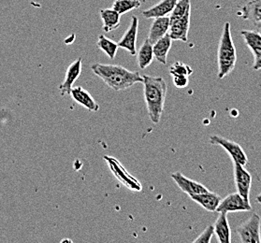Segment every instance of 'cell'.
<instances>
[{"label": "cell", "instance_id": "6", "mask_svg": "<svg viewBox=\"0 0 261 243\" xmlns=\"http://www.w3.org/2000/svg\"><path fill=\"white\" fill-rule=\"evenodd\" d=\"M190 18L191 11H188L185 14L170 17V29L169 33L172 40H180L182 42H187L188 39V31L190 29Z\"/></svg>", "mask_w": 261, "mask_h": 243}, {"label": "cell", "instance_id": "9", "mask_svg": "<svg viewBox=\"0 0 261 243\" xmlns=\"http://www.w3.org/2000/svg\"><path fill=\"white\" fill-rule=\"evenodd\" d=\"M234 165V181L237 192L243 198L250 201V189L252 184V176L247 170L244 169V166L233 163Z\"/></svg>", "mask_w": 261, "mask_h": 243}, {"label": "cell", "instance_id": "17", "mask_svg": "<svg viewBox=\"0 0 261 243\" xmlns=\"http://www.w3.org/2000/svg\"><path fill=\"white\" fill-rule=\"evenodd\" d=\"M214 230L219 242H231V230L230 226L228 225L227 213L219 212V215L214 225Z\"/></svg>", "mask_w": 261, "mask_h": 243}, {"label": "cell", "instance_id": "3", "mask_svg": "<svg viewBox=\"0 0 261 243\" xmlns=\"http://www.w3.org/2000/svg\"><path fill=\"white\" fill-rule=\"evenodd\" d=\"M237 62V51L233 41L230 23H225L217 51L218 79H224L232 72Z\"/></svg>", "mask_w": 261, "mask_h": 243}, {"label": "cell", "instance_id": "10", "mask_svg": "<svg viewBox=\"0 0 261 243\" xmlns=\"http://www.w3.org/2000/svg\"><path fill=\"white\" fill-rule=\"evenodd\" d=\"M139 31V19L137 16H132L130 24L122 39L118 41V47L128 51L131 56H136V41Z\"/></svg>", "mask_w": 261, "mask_h": 243}, {"label": "cell", "instance_id": "15", "mask_svg": "<svg viewBox=\"0 0 261 243\" xmlns=\"http://www.w3.org/2000/svg\"><path fill=\"white\" fill-rule=\"evenodd\" d=\"M178 0H161L154 6L149 8L147 10H144L142 12V15L146 19L152 18L164 17L168 14H170L172 10L177 4Z\"/></svg>", "mask_w": 261, "mask_h": 243}, {"label": "cell", "instance_id": "27", "mask_svg": "<svg viewBox=\"0 0 261 243\" xmlns=\"http://www.w3.org/2000/svg\"><path fill=\"white\" fill-rule=\"evenodd\" d=\"M172 78H173V84L177 88H186L189 83L188 76L174 75V76H172Z\"/></svg>", "mask_w": 261, "mask_h": 243}, {"label": "cell", "instance_id": "18", "mask_svg": "<svg viewBox=\"0 0 261 243\" xmlns=\"http://www.w3.org/2000/svg\"><path fill=\"white\" fill-rule=\"evenodd\" d=\"M190 198L195 202L199 204L203 209L210 211V212L216 211V209L222 199L219 195H217L216 193L210 192V191L197 194V195H192V196H190Z\"/></svg>", "mask_w": 261, "mask_h": 243}, {"label": "cell", "instance_id": "8", "mask_svg": "<svg viewBox=\"0 0 261 243\" xmlns=\"http://www.w3.org/2000/svg\"><path fill=\"white\" fill-rule=\"evenodd\" d=\"M104 159L106 160L107 164L109 165V168H111V170L113 171L116 179H118L123 184H125L129 189L134 190L136 192L142 190V186L139 183V181L127 173V171L123 168L122 165L120 164L118 160L113 157H109V156H104Z\"/></svg>", "mask_w": 261, "mask_h": 243}, {"label": "cell", "instance_id": "28", "mask_svg": "<svg viewBox=\"0 0 261 243\" xmlns=\"http://www.w3.org/2000/svg\"><path fill=\"white\" fill-rule=\"evenodd\" d=\"M253 68L255 70H260L261 69V56L256 57L254 60V65H253Z\"/></svg>", "mask_w": 261, "mask_h": 243}, {"label": "cell", "instance_id": "12", "mask_svg": "<svg viewBox=\"0 0 261 243\" xmlns=\"http://www.w3.org/2000/svg\"><path fill=\"white\" fill-rule=\"evenodd\" d=\"M82 73V58H78L69 65L65 75V79L59 86V90L62 96L69 95L73 87L74 83L79 78Z\"/></svg>", "mask_w": 261, "mask_h": 243}, {"label": "cell", "instance_id": "19", "mask_svg": "<svg viewBox=\"0 0 261 243\" xmlns=\"http://www.w3.org/2000/svg\"><path fill=\"white\" fill-rule=\"evenodd\" d=\"M172 41L173 40H171L170 35L167 34L153 44V57L162 65L167 64L168 55L172 45Z\"/></svg>", "mask_w": 261, "mask_h": 243}, {"label": "cell", "instance_id": "14", "mask_svg": "<svg viewBox=\"0 0 261 243\" xmlns=\"http://www.w3.org/2000/svg\"><path fill=\"white\" fill-rule=\"evenodd\" d=\"M240 14L257 29H261V0H251L242 7Z\"/></svg>", "mask_w": 261, "mask_h": 243}, {"label": "cell", "instance_id": "13", "mask_svg": "<svg viewBox=\"0 0 261 243\" xmlns=\"http://www.w3.org/2000/svg\"><path fill=\"white\" fill-rule=\"evenodd\" d=\"M69 96H71V98H73L77 104L82 105L83 107L87 109L88 111L93 112V113L98 112L99 105L95 101V99L90 95V93L84 89L83 87H81V86L72 87V89L69 93Z\"/></svg>", "mask_w": 261, "mask_h": 243}, {"label": "cell", "instance_id": "2", "mask_svg": "<svg viewBox=\"0 0 261 243\" xmlns=\"http://www.w3.org/2000/svg\"><path fill=\"white\" fill-rule=\"evenodd\" d=\"M143 95L149 118L153 124H159L164 112L168 86L162 77L143 75Z\"/></svg>", "mask_w": 261, "mask_h": 243}, {"label": "cell", "instance_id": "20", "mask_svg": "<svg viewBox=\"0 0 261 243\" xmlns=\"http://www.w3.org/2000/svg\"><path fill=\"white\" fill-rule=\"evenodd\" d=\"M241 35L254 58L261 56V34L255 30H242Z\"/></svg>", "mask_w": 261, "mask_h": 243}, {"label": "cell", "instance_id": "26", "mask_svg": "<svg viewBox=\"0 0 261 243\" xmlns=\"http://www.w3.org/2000/svg\"><path fill=\"white\" fill-rule=\"evenodd\" d=\"M214 234H215L214 226H207L204 231L202 232L196 239H194L193 242L210 243Z\"/></svg>", "mask_w": 261, "mask_h": 243}, {"label": "cell", "instance_id": "24", "mask_svg": "<svg viewBox=\"0 0 261 243\" xmlns=\"http://www.w3.org/2000/svg\"><path fill=\"white\" fill-rule=\"evenodd\" d=\"M142 6L140 0H114L113 9L119 14H125Z\"/></svg>", "mask_w": 261, "mask_h": 243}, {"label": "cell", "instance_id": "4", "mask_svg": "<svg viewBox=\"0 0 261 243\" xmlns=\"http://www.w3.org/2000/svg\"><path fill=\"white\" fill-rule=\"evenodd\" d=\"M260 226V216L256 213L251 215L236 229L241 241L244 243H261Z\"/></svg>", "mask_w": 261, "mask_h": 243}, {"label": "cell", "instance_id": "5", "mask_svg": "<svg viewBox=\"0 0 261 243\" xmlns=\"http://www.w3.org/2000/svg\"><path fill=\"white\" fill-rule=\"evenodd\" d=\"M210 143L213 145H217L224 148L227 153L230 155L232 159L233 163H238L242 166H245L248 163L247 155L244 151V149L241 147V145L237 142H233L230 140H227L223 137L211 136Z\"/></svg>", "mask_w": 261, "mask_h": 243}, {"label": "cell", "instance_id": "25", "mask_svg": "<svg viewBox=\"0 0 261 243\" xmlns=\"http://www.w3.org/2000/svg\"><path fill=\"white\" fill-rule=\"evenodd\" d=\"M193 72L192 68H190L187 64L184 63H174L170 68V74L171 76L174 75H184L189 77Z\"/></svg>", "mask_w": 261, "mask_h": 243}, {"label": "cell", "instance_id": "1", "mask_svg": "<svg viewBox=\"0 0 261 243\" xmlns=\"http://www.w3.org/2000/svg\"><path fill=\"white\" fill-rule=\"evenodd\" d=\"M92 71L114 91L126 90L136 84H142V76L118 65L93 64Z\"/></svg>", "mask_w": 261, "mask_h": 243}, {"label": "cell", "instance_id": "23", "mask_svg": "<svg viewBox=\"0 0 261 243\" xmlns=\"http://www.w3.org/2000/svg\"><path fill=\"white\" fill-rule=\"evenodd\" d=\"M97 46L101 51H104L108 56L111 60H114L115 58L116 52H117V50L119 48L117 43H115L114 40H110L104 35H100L98 37Z\"/></svg>", "mask_w": 261, "mask_h": 243}, {"label": "cell", "instance_id": "29", "mask_svg": "<svg viewBox=\"0 0 261 243\" xmlns=\"http://www.w3.org/2000/svg\"><path fill=\"white\" fill-rule=\"evenodd\" d=\"M256 201H257L258 203L261 204V192L257 195V197H256Z\"/></svg>", "mask_w": 261, "mask_h": 243}, {"label": "cell", "instance_id": "7", "mask_svg": "<svg viewBox=\"0 0 261 243\" xmlns=\"http://www.w3.org/2000/svg\"><path fill=\"white\" fill-rule=\"evenodd\" d=\"M252 210V206L250 201L245 200L238 192L227 195L226 198H222L218 205L217 212H237V211H250Z\"/></svg>", "mask_w": 261, "mask_h": 243}, {"label": "cell", "instance_id": "11", "mask_svg": "<svg viewBox=\"0 0 261 243\" xmlns=\"http://www.w3.org/2000/svg\"><path fill=\"white\" fill-rule=\"evenodd\" d=\"M172 180L176 182L178 187L182 190V192L188 194V196L201 194V193L208 192L209 189L205 187L203 184L199 183L198 181H193L184 175L181 172H174L171 174Z\"/></svg>", "mask_w": 261, "mask_h": 243}, {"label": "cell", "instance_id": "21", "mask_svg": "<svg viewBox=\"0 0 261 243\" xmlns=\"http://www.w3.org/2000/svg\"><path fill=\"white\" fill-rule=\"evenodd\" d=\"M100 17L103 22V30L104 32L109 33L115 29H118L120 25L121 14H119L114 9H103L100 12Z\"/></svg>", "mask_w": 261, "mask_h": 243}, {"label": "cell", "instance_id": "16", "mask_svg": "<svg viewBox=\"0 0 261 243\" xmlns=\"http://www.w3.org/2000/svg\"><path fill=\"white\" fill-rule=\"evenodd\" d=\"M169 29H170V17L164 16V17L154 18L149 30L148 40L153 44L155 41H158L159 39L163 38L169 33Z\"/></svg>", "mask_w": 261, "mask_h": 243}, {"label": "cell", "instance_id": "22", "mask_svg": "<svg viewBox=\"0 0 261 243\" xmlns=\"http://www.w3.org/2000/svg\"><path fill=\"white\" fill-rule=\"evenodd\" d=\"M153 60V43L150 42V40L146 39L142 43V47L140 48V51L137 55V62L138 66L142 69L148 68Z\"/></svg>", "mask_w": 261, "mask_h": 243}]
</instances>
